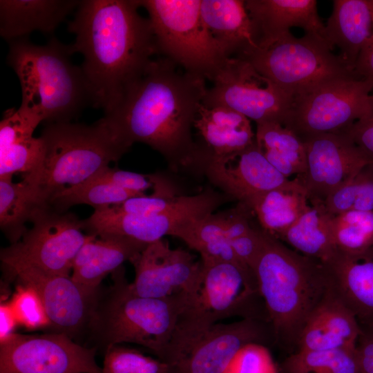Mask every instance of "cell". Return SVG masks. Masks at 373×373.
Instances as JSON below:
<instances>
[{
  "instance_id": "obj_1",
  "label": "cell",
  "mask_w": 373,
  "mask_h": 373,
  "mask_svg": "<svg viewBox=\"0 0 373 373\" xmlns=\"http://www.w3.org/2000/svg\"><path fill=\"white\" fill-rule=\"evenodd\" d=\"M178 68L167 58H154L102 119L127 148L145 144L173 171L200 173L202 155L193 129L207 88L204 79Z\"/></svg>"
},
{
  "instance_id": "obj_2",
  "label": "cell",
  "mask_w": 373,
  "mask_h": 373,
  "mask_svg": "<svg viewBox=\"0 0 373 373\" xmlns=\"http://www.w3.org/2000/svg\"><path fill=\"white\" fill-rule=\"evenodd\" d=\"M139 0L81 1L68 30L75 35L73 53L80 66L91 106L112 111L143 75L157 54L149 18L140 15Z\"/></svg>"
},
{
  "instance_id": "obj_3",
  "label": "cell",
  "mask_w": 373,
  "mask_h": 373,
  "mask_svg": "<svg viewBox=\"0 0 373 373\" xmlns=\"http://www.w3.org/2000/svg\"><path fill=\"white\" fill-rule=\"evenodd\" d=\"M254 267L275 345L291 354L297 350L309 317L331 289L323 262L304 256L265 232Z\"/></svg>"
},
{
  "instance_id": "obj_4",
  "label": "cell",
  "mask_w": 373,
  "mask_h": 373,
  "mask_svg": "<svg viewBox=\"0 0 373 373\" xmlns=\"http://www.w3.org/2000/svg\"><path fill=\"white\" fill-rule=\"evenodd\" d=\"M111 274L113 284L99 289L86 328L89 347L104 353L115 345L134 343L161 360L192 296H141L133 290L123 265Z\"/></svg>"
},
{
  "instance_id": "obj_5",
  "label": "cell",
  "mask_w": 373,
  "mask_h": 373,
  "mask_svg": "<svg viewBox=\"0 0 373 373\" xmlns=\"http://www.w3.org/2000/svg\"><path fill=\"white\" fill-rule=\"evenodd\" d=\"M8 44L7 62L20 83V107L48 124L71 122L86 106H91L82 69L70 59V45L52 38L39 46L28 37Z\"/></svg>"
},
{
  "instance_id": "obj_6",
  "label": "cell",
  "mask_w": 373,
  "mask_h": 373,
  "mask_svg": "<svg viewBox=\"0 0 373 373\" xmlns=\"http://www.w3.org/2000/svg\"><path fill=\"white\" fill-rule=\"evenodd\" d=\"M40 137L41 163L22 179L47 205L54 195L92 179L129 150L102 118L91 125L48 124Z\"/></svg>"
},
{
  "instance_id": "obj_7",
  "label": "cell",
  "mask_w": 373,
  "mask_h": 373,
  "mask_svg": "<svg viewBox=\"0 0 373 373\" xmlns=\"http://www.w3.org/2000/svg\"><path fill=\"white\" fill-rule=\"evenodd\" d=\"M200 260L201 283L180 316L172 338L175 346L185 347L211 326L227 318L269 321L252 270L232 262Z\"/></svg>"
},
{
  "instance_id": "obj_8",
  "label": "cell",
  "mask_w": 373,
  "mask_h": 373,
  "mask_svg": "<svg viewBox=\"0 0 373 373\" xmlns=\"http://www.w3.org/2000/svg\"><path fill=\"white\" fill-rule=\"evenodd\" d=\"M149 14L157 54L186 73L213 81L229 59L205 26L201 0H139Z\"/></svg>"
},
{
  "instance_id": "obj_9",
  "label": "cell",
  "mask_w": 373,
  "mask_h": 373,
  "mask_svg": "<svg viewBox=\"0 0 373 373\" xmlns=\"http://www.w3.org/2000/svg\"><path fill=\"white\" fill-rule=\"evenodd\" d=\"M321 37L291 32L263 46L251 48L239 58L248 61L262 76L292 97L325 82L358 76L350 71Z\"/></svg>"
},
{
  "instance_id": "obj_10",
  "label": "cell",
  "mask_w": 373,
  "mask_h": 373,
  "mask_svg": "<svg viewBox=\"0 0 373 373\" xmlns=\"http://www.w3.org/2000/svg\"><path fill=\"white\" fill-rule=\"evenodd\" d=\"M32 227L17 243L3 248V267L25 265L48 274L70 276L75 258L91 235L84 233V220L50 207L40 209Z\"/></svg>"
},
{
  "instance_id": "obj_11",
  "label": "cell",
  "mask_w": 373,
  "mask_h": 373,
  "mask_svg": "<svg viewBox=\"0 0 373 373\" xmlns=\"http://www.w3.org/2000/svg\"><path fill=\"white\" fill-rule=\"evenodd\" d=\"M372 90L358 76L325 82L293 97L283 125L301 138L340 133L364 115Z\"/></svg>"
},
{
  "instance_id": "obj_12",
  "label": "cell",
  "mask_w": 373,
  "mask_h": 373,
  "mask_svg": "<svg viewBox=\"0 0 373 373\" xmlns=\"http://www.w3.org/2000/svg\"><path fill=\"white\" fill-rule=\"evenodd\" d=\"M212 82L203 99L204 106L232 109L256 124H284L293 97L260 74L248 61L229 58Z\"/></svg>"
},
{
  "instance_id": "obj_13",
  "label": "cell",
  "mask_w": 373,
  "mask_h": 373,
  "mask_svg": "<svg viewBox=\"0 0 373 373\" xmlns=\"http://www.w3.org/2000/svg\"><path fill=\"white\" fill-rule=\"evenodd\" d=\"M97 352L64 334L14 333L0 343V373H102Z\"/></svg>"
},
{
  "instance_id": "obj_14",
  "label": "cell",
  "mask_w": 373,
  "mask_h": 373,
  "mask_svg": "<svg viewBox=\"0 0 373 373\" xmlns=\"http://www.w3.org/2000/svg\"><path fill=\"white\" fill-rule=\"evenodd\" d=\"M275 345L270 323L244 318L213 325L194 339L169 365L171 373H223L244 345Z\"/></svg>"
},
{
  "instance_id": "obj_15",
  "label": "cell",
  "mask_w": 373,
  "mask_h": 373,
  "mask_svg": "<svg viewBox=\"0 0 373 373\" xmlns=\"http://www.w3.org/2000/svg\"><path fill=\"white\" fill-rule=\"evenodd\" d=\"M135 269L133 290L144 297L164 298L177 294L195 296L202 276V262L189 251L171 248L162 238L149 243L130 262Z\"/></svg>"
},
{
  "instance_id": "obj_16",
  "label": "cell",
  "mask_w": 373,
  "mask_h": 373,
  "mask_svg": "<svg viewBox=\"0 0 373 373\" xmlns=\"http://www.w3.org/2000/svg\"><path fill=\"white\" fill-rule=\"evenodd\" d=\"M3 267L39 294L50 319L48 332L64 334L73 339L84 334L99 290L90 292L71 276L48 274L29 265Z\"/></svg>"
},
{
  "instance_id": "obj_17",
  "label": "cell",
  "mask_w": 373,
  "mask_h": 373,
  "mask_svg": "<svg viewBox=\"0 0 373 373\" xmlns=\"http://www.w3.org/2000/svg\"><path fill=\"white\" fill-rule=\"evenodd\" d=\"M306 153L305 173L296 178L305 188L309 202L325 200L372 160L342 133L303 137Z\"/></svg>"
},
{
  "instance_id": "obj_18",
  "label": "cell",
  "mask_w": 373,
  "mask_h": 373,
  "mask_svg": "<svg viewBox=\"0 0 373 373\" xmlns=\"http://www.w3.org/2000/svg\"><path fill=\"white\" fill-rule=\"evenodd\" d=\"M202 173L220 191L249 209L260 196L290 181L269 162L256 142L229 157H207Z\"/></svg>"
},
{
  "instance_id": "obj_19",
  "label": "cell",
  "mask_w": 373,
  "mask_h": 373,
  "mask_svg": "<svg viewBox=\"0 0 373 373\" xmlns=\"http://www.w3.org/2000/svg\"><path fill=\"white\" fill-rule=\"evenodd\" d=\"M245 7L256 46L278 40L290 33L292 27L324 39L325 25L318 16L316 0H247Z\"/></svg>"
},
{
  "instance_id": "obj_20",
  "label": "cell",
  "mask_w": 373,
  "mask_h": 373,
  "mask_svg": "<svg viewBox=\"0 0 373 373\" xmlns=\"http://www.w3.org/2000/svg\"><path fill=\"white\" fill-rule=\"evenodd\" d=\"M360 330L356 316L331 286L307 321L297 350L354 349Z\"/></svg>"
},
{
  "instance_id": "obj_21",
  "label": "cell",
  "mask_w": 373,
  "mask_h": 373,
  "mask_svg": "<svg viewBox=\"0 0 373 373\" xmlns=\"http://www.w3.org/2000/svg\"><path fill=\"white\" fill-rule=\"evenodd\" d=\"M147 245L122 236L91 235L77 253L70 276L87 291L95 293L108 274L126 261L131 262Z\"/></svg>"
},
{
  "instance_id": "obj_22",
  "label": "cell",
  "mask_w": 373,
  "mask_h": 373,
  "mask_svg": "<svg viewBox=\"0 0 373 373\" xmlns=\"http://www.w3.org/2000/svg\"><path fill=\"white\" fill-rule=\"evenodd\" d=\"M333 291L359 324L373 322V250L361 254L336 251L323 262Z\"/></svg>"
},
{
  "instance_id": "obj_23",
  "label": "cell",
  "mask_w": 373,
  "mask_h": 373,
  "mask_svg": "<svg viewBox=\"0 0 373 373\" xmlns=\"http://www.w3.org/2000/svg\"><path fill=\"white\" fill-rule=\"evenodd\" d=\"M199 141L207 157H225L239 153L256 143L251 120L228 108L200 106L194 122Z\"/></svg>"
},
{
  "instance_id": "obj_24",
  "label": "cell",
  "mask_w": 373,
  "mask_h": 373,
  "mask_svg": "<svg viewBox=\"0 0 373 373\" xmlns=\"http://www.w3.org/2000/svg\"><path fill=\"white\" fill-rule=\"evenodd\" d=\"M373 34L371 0H334L324 28V39L339 58L355 73L361 52Z\"/></svg>"
},
{
  "instance_id": "obj_25",
  "label": "cell",
  "mask_w": 373,
  "mask_h": 373,
  "mask_svg": "<svg viewBox=\"0 0 373 373\" xmlns=\"http://www.w3.org/2000/svg\"><path fill=\"white\" fill-rule=\"evenodd\" d=\"M81 1L1 0L0 35L8 42L39 31L52 34Z\"/></svg>"
},
{
  "instance_id": "obj_26",
  "label": "cell",
  "mask_w": 373,
  "mask_h": 373,
  "mask_svg": "<svg viewBox=\"0 0 373 373\" xmlns=\"http://www.w3.org/2000/svg\"><path fill=\"white\" fill-rule=\"evenodd\" d=\"M200 15L207 30L227 57H239L256 47L245 1L201 0Z\"/></svg>"
},
{
  "instance_id": "obj_27",
  "label": "cell",
  "mask_w": 373,
  "mask_h": 373,
  "mask_svg": "<svg viewBox=\"0 0 373 373\" xmlns=\"http://www.w3.org/2000/svg\"><path fill=\"white\" fill-rule=\"evenodd\" d=\"M309 205L307 192L296 179L260 196L250 209L262 230L279 238L305 212Z\"/></svg>"
},
{
  "instance_id": "obj_28",
  "label": "cell",
  "mask_w": 373,
  "mask_h": 373,
  "mask_svg": "<svg viewBox=\"0 0 373 373\" xmlns=\"http://www.w3.org/2000/svg\"><path fill=\"white\" fill-rule=\"evenodd\" d=\"M334 216L323 202H309L305 212L279 240L304 256L326 262L337 251L332 230Z\"/></svg>"
},
{
  "instance_id": "obj_29",
  "label": "cell",
  "mask_w": 373,
  "mask_h": 373,
  "mask_svg": "<svg viewBox=\"0 0 373 373\" xmlns=\"http://www.w3.org/2000/svg\"><path fill=\"white\" fill-rule=\"evenodd\" d=\"M256 142L269 162L285 177L302 176L306 170V153L302 138L276 122L256 124Z\"/></svg>"
},
{
  "instance_id": "obj_30",
  "label": "cell",
  "mask_w": 373,
  "mask_h": 373,
  "mask_svg": "<svg viewBox=\"0 0 373 373\" xmlns=\"http://www.w3.org/2000/svg\"><path fill=\"white\" fill-rule=\"evenodd\" d=\"M48 206L23 179L0 177V227L10 245L21 239L35 214Z\"/></svg>"
},
{
  "instance_id": "obj_31",
  "label": "cell",
  "mask_w": 373,
  "mask_h": 373,
  "mask_svg": "<svg viewBox=\"0 0 373 373\" xmlns=\"http://www.w3.org/2000/svg\"><path fill=\"white\" fill-rule=\"evenodd\" d=\"M280 373H359L356 347L297 350L279 366Z\"/></svg>"
},
{
  "instance_id": "obj_32",
  "label": "cell",
  "mask_w": 373,
  "mask_h": 373,
  "mask_svg": "<svg viewBox=\"0 0 373 373\" xmlns=\"http://www.w3.org/2000/svg\"><path fill=\"white\" fill-rule=\"evenodd\" d=\"M136 196L140 195L92 179L62 189L51 198L48 206L58 211H67L73 205L84 204L98 210L119 205Z\"/></svg>"
},
{
  "instance_id": "obj_33",
  "label": "cell",
  "mask_w": 373,
  "mask_h": 373,
  "mask_svg": "<svg viewBox=\"0 0 373 373\" xmlns=\"http://www.w3.org/2000/svg\"><path fill=\"white\" fill-rule=\"evenodd\" d=\"M332 230L339 252L355 255L373 250V211H348L335 215Z\"/></svg>"
},
{
  "instance_id": "obj_34",
  "label": "cell",
  "mask_w": 373,
  "mask_h": 373,
  "mask_svg": "<svg viewBox=\"0 0 373 373\" xmlns=\"http://www.w3.org/2000/svg\"><path fill=\"white\" fill-rule=\"evenodd\" d=\"M323 204L334 216L348 211H373V161L361 166Z\"/></svg>"
},
{
  "instance_id": "obj_35",
  "label": "cell",
  "mask_w": 373,
  "mask_h": 373,
  "mask_svg": "<svg viewBox=\"0 0 373 373\" xmlns=\"http://www.w3.org/2000/svg\"><path fill=\"white\" fill-rule=\"evenodd\" d=\"M44 155L40 136L22 137L0 143V177L27 174L36 169Z\"/></svg>"
},
{
  "instance_id": "obj_36",
  "label": "cell",
  "mask_w": 373,
  "mask_h": 373,
  "mask_svg": "<svg viewBox=\"0 0 373 373\" xmlns=\"http://www.w3.org/2000/svg\"><path fill=\"white\" fill-rule=\"evenodd\" d=\"M104 354L102 373H171L167 363L136 349L115 345Z\"/></svg>"
},
{
  "instance_id": "obj_37",
  "label": "cell",
  "mask_w": 373,
  "mask_h": 373,
  "mask_svg": "<svg viewBox=\"0 0 373 373\" xmlns=\"http://www.w3.org/2000/svg\"><path fill=\"white\" fill-rule=\"evenodd\" d=\"M9 301L19 325L30 330L49 329L50 319L33 287L19 283Z\"/></svg>"
},
{
  "instance_id": "obj_38",
  "label": "cell",
  "mask_w": 373,
  "mask_h": 373,
  "mask_svg": "<svg viewBox=\"0 0 373 373\" xmlns=\"http://www.w3.org/2000/svg\"><path fill=\"white\" fill-rule=\"evenodd\" d=\"M173 237L182 240L196 251L205 245L224 238L227 239L223 211L212 213L190 221L180 227Z\"/></svg>"
},
{
  "instance_id": "obj_39",
  "label": "cell",
  "mask_w": 373,
  "mask_h": 373,
  "mask_svg": "<svg viewBox=\"0 0 373 373\" xmlns=\"http://www.w3.org/2000/svg\"><path fill=\"white\" fill-rule=\"evenodd\" d=\"M223 373H280L267 346L249 343L241 347Z\"/></svg>"
},
{
  "instance_id": "obj_40",
  "label": "cell",
  "mask_w": 373,
  "mask_h": 373,
  "mask_svg": "<svg viewBox=\"0 0 373 373\" xmlns=\"http://www.w3.org/2000/svg\"><path fill=\"white\" fill-rule=\"evenodd\" d=\"M92 179L109 183L139 195H144L146 190L153 189L155 173L142 174L108 166Z\"/></svg>"
},
{
  "instance_id": "obj_41",
  "label": "cell",
  "mask_w": 373,
  "mask_h": 373,
  "mask_svg": "<svg viewBox=\"0 0 373 373\" xmlns=\"http://www.w3.org/2000/svg\"><path fill=\"white\" fill-rule=\"evenodd\" d=\"M265 234L259 226H254L245 234L229 241L239 261L252 271L262 250Z\"/></svg>"
},
{
  "instance_id": "obj_42",
  "label": "cell",
  "mask_w": 373,
  "mask_h": 373,
  "mask_svg": "<svg viewBox=\"0 0 373 373\" xmlns=\"http://www.w3.org/2000/svg\"><path fill=\"white\" fill-rule=\"evenodd\" d=\"M340 133L349 137L373 161V94L364 115Z\"/></svg>"
},
{
  "instance_id": "obj_43",
  "label": "cell",
  "mask_w": 373,
  "mask_h": 373,
  "mask_svg": "<svg viewBox=\"0 0 373 373\" xmlns=\"http://www.w3.org/2000/svg\"><path fill=\"white\" fill-rule=\"evenodd\" d=\"M359 325L356 345L359 373H373V322Z\"/></svg>"
},
{
  "instance_id": "obj_44",
  "label": "cell",
  "mask_w": 373,
  "mask_h": 373,
  "mask_svg": "<svg viewBox=\"0 0 373 373\" xmlns=\"http://www.w3.org/2000/svg\"><path fill=\"white\" fill-rule=\"evenodd\" d=\"M373 13V0H371ZM356 75L373 84V34L363 49L355 69Z\"/></svg>"
},
{
  "instance_id": "obj_45",
  "label": "cell",
  "mask_w": 373,
  "mask_h": 373,
  "mask_svg": "<svg viewBox=\"0 0 373 373\" xmlns=\"http://www.w3.org/2000/svg\"><path fill=\"white\" fill-rule=\"evenodd\" d=\"M19 325L9 300H3L0 304V343L15 333Z\"/></svg>"
}]
</instances>
